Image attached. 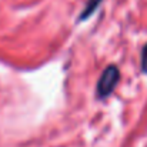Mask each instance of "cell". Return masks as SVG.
<instances>
[{"label": "cell", "mask_w": 147, "mask_h": 147, "mask_svg": "<svg viewBox=\"0 0 147 147\" xmlns=\"http://www.w3.org/2000/svg\"><path fill=\"white\" fill-rule=\"evenodd\" d=\"M142 70L147 73V43L142 50Z\"/></svg>", "instance_id": "cell-3"}, {"label": "cell", "mask_w": 147, "mask_h": 147, "mask_svg": "<svg viewBox=\"0 0 147 147\" xmlns=\"http://www.w3.org/2000/svg\"><path fill=\"white\" fill-rule=\"evenodd\" d=\"M101 1H103V0H87L84 9L82 10V14H80V17H79V22H83V20H86L87 17H90V16L94 13V10L101 4Z\"/></svg>", "instance_id": "cell-2"}, {"label": "cell", "mask_w": 147, "mask_h": 147, "mask_svg": "<svg viewBox=\"0 0 147 147\" xmlns=\"http://www.w3.org/2000/svg\"><path fill=\"white\" fill-rule=\"evenodd\" d=\"M119 80H120V71H119L117 66H114V64L107 66L103 70V73H101V76H100V79L97 82V87H96L97 97L98 98L109 97L114 92Z\"/></svg>", "instance_id": "cell-1"}]
</instances>
